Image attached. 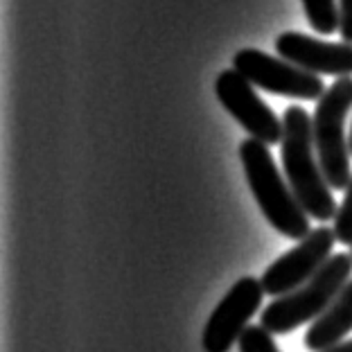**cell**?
<instances>
[{
  "instance_id": "obj_1",
  "label": "cell",
  "mask_w": 352,
  "mask_h": 352,
  "mask_svg": "<svg viewBox=\"0 0 352 352\" xmlns=\"http://www.w3.org/2000/svg\"><path fill=\"white\" fill-rule=\"evenodd\" d=\"M283 170L292 192L307 217L316 221L334 219L339 208L334 204L332 188L327 186L321 163L316 161L309 113L300 107H289L283 116Z\"/></svg>"
},
{
  "instance_id": "obj_2",
  "label": "cell",
  "mask_w": 352,
  "mask_h": 352,
  "mask_svg": "<svg viewBox=\"0 0 352 352\" xmlns=\"http://www.w3.org/2000/svg\"><path fill=\"white\" fill-rule=\"evenodd\" d=\"M239 161L244 165L246 181L267 221L285 237L296 242L305 239L311 233L309 217L292 192L289 183L283 181L269 145L255 138L244 140L239 145Z\"/></svg>"
},
{
  "instance_id": "obj_3",
  "label": "cell",
  "mask_w": 352,
  "mask_h": 352,
  "mask_svg": "<svg viewBox=\"0 0 352 352\" xmlns=\"http://www.w3.org/2000/svg\"><path fill=\"white\" fill-rule=\"evenodd\" d=\"M352 276V255L337 253L330 255L321 271L298 287L296 292L276 298L271 305L264 307L262 327L271 334H289L296 327L307 321H316L323 311L332 305V300L341 294V289L350 283Z\"/></svg>"
},
{
  "instance_id": "obj_4",
  "label": "cell",
  "mask_w": 352,
  "mask_h": 352,
  "mask_svg": "<svg viewBox=\"0 0 352 352\" xmlns=\"http://www.w3.org/2000/svg\"><path fill=\"white\" fill-rule=\"evenodd\" d=\"M352 109V77H339L316 104L311 116L314 147L323 176L332 190H346L352 181L350 140L346 138V118Z\"/></svg>"
},
{
  "instance_id": "obj_5",
  "label": "cell",
  "mask_w": 352,
  "mask_h": 352,
  "mask_svg": "<svg viewBox=\"0 0 352 352\" xmlns=\"http://www.w3.org/2000/svg\"><path fill=\"white\" fill-rule=\"evenodd\" d=\"M233 68L246 77L253 86L264 88L267 93L285 95L296 100H321L325 95L323 79L307 73L294 63L264 54L255 47H244L233 57Z\"/></svg>"
},
{
  "instance_id": "obj_6",
  "label": "cell",
  "mask_w": 352,
  "mask_h": 352,
  "mask_svg": "<svg viewBox=\"0 0 352 352\" xmlns=\"http://www.w3.org/2000/svg\"><path fill=\"white\" fill-rule=\"evenodd\" d=\"M334 242H337L334 228L327 226L314 228L305 239H300L298 246H294L280 260L269 264L262 276L264 294L283 298V296L292 294L298 287L309 283L321 271L323 264L330 260Z\"/></svg>"
},
{
  "instance_id": "obj_7",
  "label": "cell",
  "mask_w": 352,
  "mask_h": 352,
  "mask_svg": "<svg viewBox=\"0 0 352 352\" xmlns=\"http://www.w3.org/2000/svg\"><path fill=\"white\" fill-rule=\"evenodd\" d=\"M264 298L262 280L258 278H239L230 287L228 294L219 300V305L208 318L204 327L201 346L206 352H228L233 343L246 332L249 321L258 314Z\"/></svg>"
},
{
  "instance_id": "obj_8",
  "label": "cell",
  "mask_w": 352,
  "mask_h": 352,
  "mask_svg": "<svg viewBox=\"0 0 352 352\" xmlns=\"http://www.w3.org/2000/svg\"><path fill=\"white\" fill-rule=\"evenodd\" d=\"M214 93L221 107L244 126L251 138L264 142V145H278L283 142V120H280L269 104L260 100L253 84L242 77L235 68L219 73L214 82Z\"/></svg>"
},
{
  "instance_id": "obj_9",
  "label": "cell",
  "mask_w": 352,
  "mask_h": 352,
  "mask_svg": "<svg viewBox=\"0 0 352 352\" xmlns=\"http://www.w3.org/2000/svg\"><path fill=\"white\" fill-rule=\"evenodd\" d=\"M280 59L314 75H352V43H327L300 32H283L276 38Z\"/></svg>"
},
{
  "instance_id": "obj_10",
  "label": "cell",
  "mask_w": 352,
  "mask_h": 352,
  "mask_svg": "<svg viewBox=\"0 0 352 352\" xmlns=\"http://www.w3.org/2000/svg\"><path fill=\"white\" fill-rule=\"evenodd\" d=\"M348 332H352V280L332 300V305L316 321H311L305 334V346L314 352L330 350L339 346Z\"/></svg>"
},
{
  "instance_id": "obj_11",
  "label": "cell",
  "mask_w": 352,
  "mask_h": 352,
  "mask_svg": "<svg viewBox=\"0 0 352 352\" xmlns=\"http://www.w3.org/2000/svg\"><path fill=\"white\" fill-rule=\"evenodd\" d=\"M307 21L318 34H334L339 30L341 12L337 7V0H302Z\"/></svg>"
},
{
  "instance_id": "obj_12",
  "label": "cell",
  "mask_w": 352,
  "mask_h": 352,
  "mask_svg": "<svg viewBox=\"0 0 352 352\" xmlns=\"http://www.w3.org/2000/svg\"><path fill=\"white\" fill-rule=\"evenodd\" d=\"M237 343L239 352H280L271 332L264 330L262 325H249Z\"/></svg>"
},
{
  "instance_id": "obj_13",
  "label": "cell",
  "mask_w": 352,
  "mask_h": 352,
  "mask_svg": "<svg viewBox=\"0 0 352 352\" xmlns=\"http://www.w3.org/2000/svg\"><path fill=\"white\" fill-rule=\"evenodd\" d=\"M334 235H337V242L352 246V181L346 188V197L334 217Z\"/></svg>"
},
{
  "instance_id": "obj_14",
  "label": "cell",
  "mask_w": 352,
  "mask_h": 352,
  "mask_svg": "<svg viewBox=\"0 0 352 352\" xmlns=\"http://www.w3.org/2000/svg\"><path fill=\"white\" fill-rule=\"evenodd\" d=\"M339 12H341L339 32L343 41L352 43V0H339Z\"/></svg>"
},
{
  "instance_id": "obj_15",
  "label": "cell",
  "mask_w": 352,
  "mask_h": 352,
  "mask_svg": "<svg viewBox=\"0 0 352 352\" xmlns=\"http://www.w3.org/2000/svg\"><path fill=\"white\" fill-rule=\"evenodd\" d=\"M323 352H352V341H343L339 346H334L330 350H323Z\"/></svg>"
},
{
  "instance_id": "obj_16",
  "label": "cell",
  "mask_w": 352,
  "mask_h": 352,
  "mask_svg": "<svg viewBox=\"0 0 352 352\" xmlns=\"http://www.w3.org/2000/svg\"><path fill=\"white\" fill-rule=\"evenodd\" d=\"M350 154H352V131H350Z\"/></svg>"
},
{
  "instance_id": "obj_17",
  "label": "cell",
  "mask_w": 352,
  "mask_h": 352,
  "mask_svg": "<svg viewBox=\"0 0 352 352\" xmlns=\"http://www.w3.org/2000/svg\"><path fill=\"white\" fill-rule=\"evenodd\" d=\"M350 255H352V251H350Z\"/></svg>"
}]
</instances>
